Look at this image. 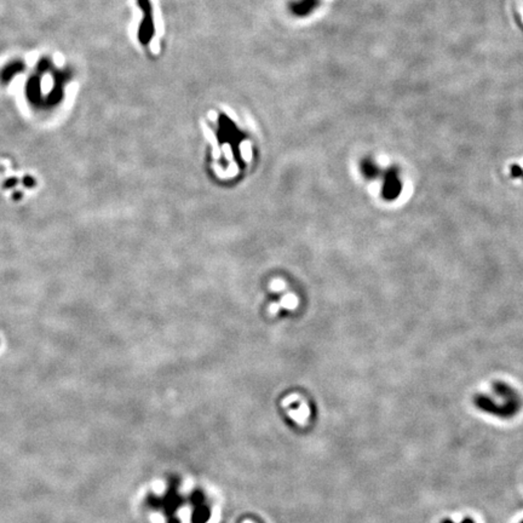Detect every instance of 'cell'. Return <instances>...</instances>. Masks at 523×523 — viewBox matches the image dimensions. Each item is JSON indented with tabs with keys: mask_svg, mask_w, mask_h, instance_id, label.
Returning a JSON list of instances; mask_svg holds the SVG:
<instances>
[{
	"mask_svg": "<svg viewBox=\"0 0 523 523\" xmlns=\"http://www.w3.org/2000/svg\"><path fill=\"white\" fill-rule=\"evenodd\" d=\"M402 190V184L401 180L399 178V173H397V170L395 167H391L386 171L385 178H384V184L382 194L383 198L385 200H389V201H393V200L397 199L401 194Z\"/></svg>",
	"mask_w": 523,
	"mask_h": 523,
	"instance_id": "2",
	"label": "cell"
},
{
	"mask_svg": "<svg viewBox=\"0 0 523 523\" xmlns=\"http://www.w3.org/2000/svg\"><path fill=\"white\" fill-rule=\"evenodd\" d=\"M461 523H475V522L470 517H466V518H464L463 521H461Z\"/></svg>",
	"mask_w": 523,
	"mask_h": 523,
	"instance_id": "5",
	"label": "cell"
},
{
	"mask_svg": "<svg viewBox=\"0 0 523 523\" xmlns=\"http://www.w3.org/2000/svg\"><path fill=\"white\" fill-rule=\"evenodd\" d=\"M511 176L513 178H518V177L523 176V169L518 165H512L511 166Z\"/></svg>",
	"mask_w": 523,
	"mask_h": 523,
	"instance_id": "4",
	"label": "cell"
},
{
	"mask_svg": "<svg viewBox=\"0 0 523 523\" xmlns=\"http://www.w3.org/2000/svg\"><path fill=\"white\" fill-rule=\"evenodd\" d=\"M361 171H362L363 176L366 178H376L377 176H379L380 170L379 167L377 166V164L374 163L373 160L371 159H364L361 163Z\"/></svg>",
	"mask_w": 523,
	"mask_h": 523,
	"instance_id": "3",
	"label": "cell"
},
{
	"mask_svg": "<svg viewBox=\"0 0 523 523\" xmlns=\"http://www.w3.org/2000/svg\"><path fill=\"white\" fill-rule=\"evenodd\" d=\"M475 403H476L477 408H480L481 411L489 413V414L499 415L502 416V418H510V416L515 415L516 413L518 412L519 406H521L519 399L510 400V401H505L504 405L498 406L495 402H493L488 396L483 395L476 396Z\"/></svg>",
	"mask_w": 523,
	"mask_h": 523,
	"instance_id": "1",
	"label": "cell"
},
{
	"mask_svg": "<svg viewBox=\"0 0 523 523\" xmlns=\"http://www.w3.org/2000/svg\"><path fill=\"white\" fill-rule=\"evenodd\" d=\"M522 178H523V176H522Z\"/></svg>",
	"mask_w": 523,
	"mask_h": 523,
	"instance_id": "8",
	"label": "cell"
},
{
	"mask_svg": "<svg viewBox=\"0 0 523 523\" xmlns=\"http://www.w3.org/2000/svg\"><path fill=\"white\" fill-rule=\"evenodd\" d=\"M441 523H454V522L452 521L451 518H444V519H442Z\"/></svg>",
	"mask_w": 523,
	"mask_h": 523,
	"instance_id": "6",
	"label": "cell"
},
{
	"mask_svg": "<svg viewBox=\"0 0 523 523\" xmlns=\"http://www.w3.org/2000/svg\"><path fill=\"white\" fill-rule=\"evenodd\" d=\"M521 523H523V521H522V522H521Z\"/></svg>",
	"mask_w": 523,
	"mask_h": 523,
	"instance_id": "7",
	"label": "cell"
}]
</instances>
